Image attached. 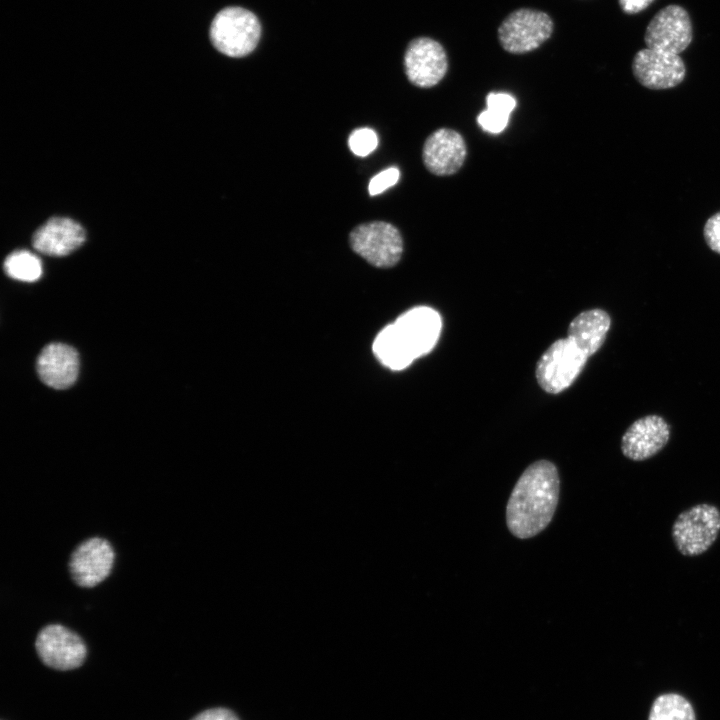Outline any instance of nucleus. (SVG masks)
Returning <instances> with one entry per match:
<instances>
[{
	"mask_svg": "<svg viewBox=\"0 0 720 720\" xmlns=\"http://www.w3.org/2000/svg\"><path fill=\"white\" fill-rule=\"evenodd\" d=\"M465 157L464 139L455 130L437 129L424 143L423 162L426 168L435 175L454 174L463 165Z\"/></svg>",
	"mask_w": 720,
	"mask_h": 720,
	"instance_id": "4468645a",
	"label": "nucleus"
},
{
	"mask_svg": "<svg viewBox=\"0 0 720 720\" xmlns=\"http://www.w3.org/2000/svg\"><path fill=\"white\" fill-rule=\"evenodd\" d=\"M352 250L371 265L389 268L398 263L403 252L399 230L390 223L373 221L360 224L349 235Z\"/></svg>",
	"mask_w": 720,
	"mask_h": 720,
	"instance_id": "423d86ee",
	"label": "nucleus"
},
{
	"mask_svg": "<svg viewBox=\"0 0 720 720\" xmlns=\"http://www.w3.org/2000/svg\"><path fill=\"white\" fill-rule=\"evenodd\" d=\"M692 22L688 12L679 5L659 10L647 25L644 41L647 48L680 54L691 43Z\"/></svg>",
	"mask_w": 720,
	"mask_h": 720,
	"instance_id": "6e6552de",
	"label": "nucleus"
},
{
	"mask_svg": "<svg viewBox=\"0 0 720 720\" xmlns=\"http://www.w3.org/2000/svg\"><path fill=\"white\" fill-rule=\"evenodd\" d=\"M114 560L115 552L110 542L101 537H91L73 550L68 568L76 585L92 588L110 575Z\"/></svg>",
	"mask_w": 720,
	"mask_h": 720,
	"instance_id": "1a4fd4ad",
	"label": "nucleus"
},
{
	"mask_svg": "<svg viewBox=\"0 0 720 720\" xmlns=\"http://www.w3.org/2000/svg\"><path fill=\"white\" fill-rule=\"evenodd\" d=\"M516 106L515 98L507 93H489L486 97V108L502 112L505 114H511Z\"/></svg>",
	"mask_w": 720,
	"mask_h": 720,
	"instance_id": "393cba45",
	"label": "nucleus"
},
{
	"mask_svg": "<svg viewBox=\"0 0 720 720\" xmlns=\"http://www.w3.org/2000/svg\"><path fill=\"white\" fill-rule=\"evenodd\" d=\"M35 649L46 666L61 671L80 667L87 656L82 638L60 624L44 626L36 636Z\"/></svg>",
	"mask_w": 720,
	"mask_h": 720,
	"instance_id": "0eeeda50",
	"label": "nucleus"
},
{
	"mask_svg": "<svg viewBox=\"0 0 720 720\" xmlns=\"http://www.w3.org/2000/svg\"><path fill=\"white\" fill-rule=\"evenodd\" d=\"M6 274L19 281H37L43 273L42 262L38 256L27 250H17L4 261Z\"/></svg>",
	"mask_w": 720,
	"mask_h": 720,
	"instance_id": "aec40b11",
	"label": "nucleus"
},
{
	"mask_svg": "<svg viewBox=\"0 0 720 720\" xmlns=\"http://www.w3.org/2000/svg\"><path fill=\"white\" fill-rule=\"evenodd\" d=\"M588 356L568 337L553 342L539 358L536 379L547 393L567 389L583 370Z\"/></svg>",
	"mask_w": 720,
	"mask_h": 720,
	"instance_id": "20e7f679",
	"label": "nucleus"
},
{
	"mask_svg": "<svg viewBox=\"0 0 720 720\" xmlns=\"http://www.w3.org/2000/svg\"><path fill=\"white\" fill-rule=\"evenodd\" d=\"M373 351L379 361L392 370L404 369L415 360L393 324L383 328L376 336Z\"/></svg>",
	"mask_w": 720,
	"mask_h": 720,
	"instance_id": "a211bd4d",
	"label": "nucleus"
},
{
	"mask_svg": "<svg viewBox=\"0 0 720 720\" xmlns=\"http://www.w3.org/2000/svg\"><path fill=\"white\" fill-rule=\"evenodd\" d=\"M400 177V171L396 167H389L376 174L369 182L368 191L371 196L378 195L388 188L394 186Z\"/></svg>",
	"mask_w": 720,
	"mask_h": 720,
	"instance_id": "5701e85b",
	"label": "nucleus"
},
{
	"mask_svg": "<svg viewBox=\"0 0 720 720\" xmlns=\"http://www.w3.org/2000/svg\"><path fill=\"white\" fill-rule=\"evenodd\" d=\"M36 367L44 384L54 389H66L78 377V353L67 344L51 343L40 352Z\"/></svg>",
	"mask_w": 720,
	"mask_h": 720,
	"instance_id": "2eb2a0df",
	"label": "nucleus"
},
{
	"mask_svg": "<svg viewBox=\"0 0 720 720\" xmlns=\"http://www.w3.org/2000/svg\"><path fill=\"white\" fill-rule=\"evenodd\" d=\"M399 337L417 359L436 345L442 328L440 314L431 307H414L400 315L393 323Z\"/></svg>",
	"mask_w": 720,
	"mask_h": 720,
	"instance_id": "f8f14e48",
	"label": "nucleus"
},
{
	"mask_svg": "<svg viewBox=\"0 0 720 720\" xmlns=\"http://www.w3.org/2000/svg\"><path fill=\"white\" fill-rule=\"evenodd\" d=\"M86 235L82 226L70 218L53 217L35 232L34 248L46 255L65 256L80 247Z\"/></svg>",
	"mask_w": 720,
	"mask_h": 720,
	"instance_id": "dca6fc26",
	"label": "nucleus"
},
{
	"mask_svg": "<svg viewBox=\"0 0 720 720\" xmlns=\"http://www.w3.org/2000/svg\"><path fill=\"white\" fill-rule=\"evenodd\" d=\"M611 325L609 314L599 308L579 313L569 324L568 338L588 357L603 345Z\"/></svg>",
	"mask_w": 720,
	"mask_h": 720,
	"instance_id": "f3484780",
	"label": "nucleus"
},
{
	"mask_svg": "<svg viewBox=\"0 0 720 720\" xmlns=\"http://www.w3.org/2000/svg\"><path fill=\"white\" fill-rule=\"evenodd\" d=\"M348 145L355 155L365 157L377 148L378 136L371 128H359L350 134Z\"/></svg>",
	"mask_w": 720,
	"mask_h": 720,
	"instance_id": "412c9836",
	"label": "nucleus"
},
{
	"mask_svg": "<svg viewBox=\"0 0 720 720\" xmlns=\"http://www.w3.org/2000/svg\"><path fill=\"white\" fill-rule=\"evenodd\" d=\"M191 720H239L238 717L226 708H211L200 712Z\"/></svg>",
	"mask_w": 720,
	"mask_h": 720,
	"instance_id": "a878e982",
	"label": "nucleus"
},
{
	"mask_svg": "<svg viewBox=\"0 0 720 720\" xmlns=\"http://www.w3.org/2000/svg\"><path fill=\"white\" fill-rule=\"evenodd\" d=\"M648 720H696L691 703L677 693L659 695L653 702Z\"/></svg>",
	"mask_w": 720,
	"mask_h": 720,
	"instance_id": "6ab92c4d",
	"label": "nucleus"
},
{
	"mask_svg": "<svg viewBox=\"0 0 720 720\" xmlns=\"http://www.w3.org/2000/svg\"><path fill=\"white\" fill-rule=\"evenodd\" d=\"M703 236L708 247L720 254V211L711 215L703 227Z\"/></svg>",
	"mask_w": 720,
	"mask_h": 720,
	"instance_id": "b1692460",
	"label": "nucleus"
},
{
	"mask_svg": "<svg viewBox=\"0 0 720 720\" xmlns=\"http://www.w3.org/2000/svg\"><path fill=\"white\" fill-rule=\"evenodd\" d=\"M509 116V114L486 108L478 115L477 122L484 131L497 134L506 128Z\"/></svg>",
	"mask_w": 720,
	"mask_h": 720,
	"instance_id": "4be33fe9",
	"label": "nucleus"
},
{
	"mask_svg": "<svg viewBox=\"0 0 720 720\" xmlns=\"http://www.w3.org/2000/svg\"><path fill=\"white\" fill-rule=\"evenodd\" d=\"M553 32V21L540 10L520 8L511 12L498 28L502 48L513 54L537 49Z\"/></svg>",
	"mask_w": 720,
	"mask_h": 720,
	"instance_id": "39448f33",
	"label": "nucleus"
},
{
	"mask_svg": "<svg viewBox=\"0 0 720 720\" xmlns=\"http://www.w3.org/2000/svg\"><path fill=\"white\" fill-rule=\"evenodd\" d=\"M261 25L251 11L242 7H227L214 17L210 39L214 47L229 57H243L257 46Z\"/></svg>",
	"mask_w": 720,
	"mask_h": 720,
	"instance_id": "f03ea898",
	"label": "nucleus"
},
{
	"mask_svg": "<svg viewBox=\"0 0 720 720\" xmlns=\"http://www.w3.org/2000/svg\"><path fill=\"white\" fill-rule=\"evenodd\" d=\"M720 532V510L709 503H700L681 512L672 526V539L684 556L706 552Z\"/></svg>",
	"mask_w": 720,
	"mask_h": 720,
	"instance_id": "7ed1b4c3",
	"label": "nucleus"
},
{
	"mask_svg": "<svg viewBox=\"0 0 720 720\" xmlns=\"http://www.w3.org/2000/svg\"><path fill=\"white\" fill-rule=\"evenodd\" d=\"M670 438V427L659 415H646L634 421L621 439L623 455L633 461H644L659 453Z\"/></svg>",
	"mask_w": 720,
	"mask_h": 720,
	"instance_id": "ddd939ff",
	"label": "nucleus"
},
{
	"mask_svg": "<svg viewBox=\"0 0 720 720\" xmlns=\"http://www.w3.org/2000/svg\"><path fill=\"white\" fill-rule=\"evenodd\" d=\"M654 0H618L620 8L626 14H637L645 10Z\"/></svg>",
	"mask_w": 720,
	"mask_h": 720,
	"instance_id": "bb28decb",
	"label": "nucleus"
},
{
	"mask_svg": "<svg viewBox=\"0 0 720 720\" xmlns=\"http://www.w3.org/2000/svg\"><path fill=\"white\" fill-rule=\"evenodd\" d=\"M632 73L645 88L665 90L676 87L685 78L686 67L678 54L644 48L632 60Z\"/></svg>",
	"mask_w": 720,
	"mask_h": 720,
	"instance_id": "9b49d317",
	"label": "nucleus"
},
{
	"mask_svg": "<svg viewBox=\"0 0 720 720\" xmlns=\"http://www.w3.org/2000/svg\"><path fill=\"white\" fill-rule=\"evenodd\" d=\"M559 498L556 466L547 460L532 463L518 479L506 508L510 532L521 539L541 532L551 521Z\"/></svg>",
	"mask_w": 720,
	"mask_h": 720,
	"instance_id": "f257e3e1",
	"label": "nucleus"
},
{
	"mask_svg": "<svg viewBox=\"0 0 720 720\" xmlns=\"http://www.w3.org/2000/svg\"><path fill=\"white\" fill-rule=\"evenodd\" d=\"M404 69L408 80L420 88L437 85L448 69L443 46L429 37L413 39L404 54Z\"/></svg>",
	"mask_w": 720,
	"mask_h": 720,
	"instance_id": "9d476101",
	"label": "nucleus"
}]
</instances>
